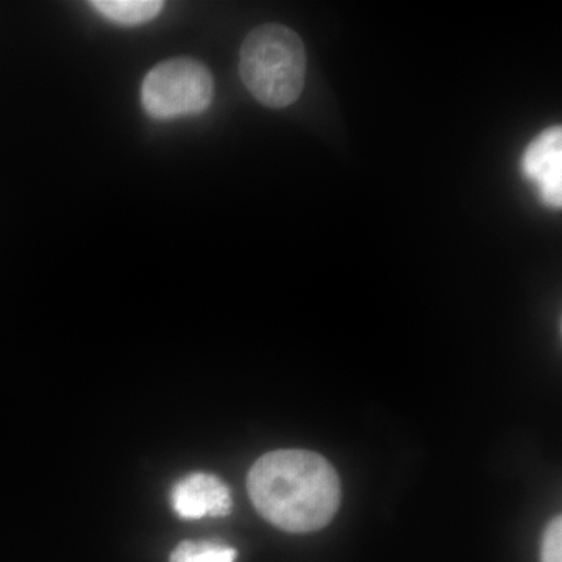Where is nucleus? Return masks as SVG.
<instances>
[{
	"label": "nucleus",
	"mask_w": 562,
	"mask_h": 562,
	"mask_svg": "<svg viewBox=\"0 0 562 562\" xmlns=\"http://www.w3.org/2000/svg\"><path fill=\"white\" fill-rule=\"evenodd\" d=\"M247 490L257 512L280 530L327 527L341 505V480L330 462L308 450H277L255 462Z\"/></svg>",
	"instance_id": "f257e3e1"
},
{
	"label": "nucleus",
	"mask_w": 562,
	"mask_h": 562,
	"mask_svg": "<svg viewBox=\"0 0 562 562\" xmlns=\"http://www.w3.org/2000/svg\"><path fill=\"white\" fill-rule=\"evenodd\" d=\"M239 74L250 94L269 109H286L301 98L306 52L301 36L280 24H265L244 40Z\"/></svg>",
	"instance_id": "f03ea898"
},
{
	"label": "nucleus",
	"mask_w": 562,
	"mask_h": 562,
	"mask_svg": "<svg viewBox=\"0 0 562 562\" xmlns=\"http://www.w3.org/2000/svg\"><path fill=\"white\" fill-rule=\"evenodd\" d=\"M214 95L213 76L192 58H172L155 66L140 87L144 110L155 120L195 116L209 110Z\"/></svg>",
	"instance_id": "7ed1b4c3"
},
{
	"label": "nucleus",
	"mask_w": 562,
	"mask_h": 562,
	"mask_svg": "<svg viewBox=\"0 0 562 562\" xmlns=\"http://www.w3.org/2000/svg\"><path fill=\"white\" fill-rule=\"evenodd\" d=\"M522 172L535 184L547 206H562V128H547L528 144L522 157Z\"/></svg>",
	"instance_id": "20e7f679"
},
{
	"label": "nucleus",
	"mask_w": 562,
	"mask_h": 562,
	"mask_svg": "<svg viewBox=\"0 0 562 562\" xmlns=\"http://www.w3.org/2000/svg\"><path fill=\"white\" fill-rule=\"evenodd\" d=\"M173 512L181 519L225 517L232 513V494L220 476L195 472L184 476L171 492Z\"/></svg>",
	"instance_id": "39448f33"
},
{
	"label": "nucleus",
	"mask_w": 562,
	"mask_h": 562,
	"mask_svg": "<svg viewBox=\"0 0 562 562\" xmlns=\"http://www.w3.org/2000/svg\"><path fill=\"white\" fill-rule=\"evenodd\" d=\"M102 16L120 25L146 24L161 13L158 0H94L91 2Z\"/></svg>",
	"instance_id": "423d86ee"
},
{
	"label": "nucleus",
	"mask_w": 562,
	"mask_h": 562,
	"mask_svg": "<svg viewBox=\"0 0 562 562\" xmlns=\"http://www.w3.org/2000/svg\"><path fill=\"white\" fill-rule=\"evenodd\" d=\"M236 550L213 541H184L176 547L169 562H235Z\"/></svg>",
	"instance_id": "0eeeda50"
},
{
	"label": "nucleus",
	"mask_w": 562,
	"mask_h": 562,
	"mask_svg": "<svg viewBox=\"0 0 562 562\" xmlns=\"http://www.w3.org/2000/svg\"><path fill=\"white\" fill-rule=\"evenodd\" d=\"M541 562H562V520L557 517L542 538Z\"/></svg>",
	"instance_id": "6e6552de"
}]
</instances>
